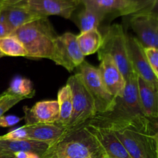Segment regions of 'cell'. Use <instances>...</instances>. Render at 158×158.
<instances>
[{
	"label": "cell",
	"mask_w": 158,
	"mask_h": 158,
	"mask_svg": "<svg viewBox=\"0 0 158 158\" xmlns=\"http://www.w3.org/2000/svg\"><path fill=\"white\" fill-rule=\"evenodd\" d=\"M20 1H23V0H4V3L5 4H11V3H15Z\"/></svg>",
	"instance_id": "obj_33"
},
{
	"label": "cell",
	"mask_w": 158,
	"mask_h": 158,
	"mask_svg": "<svg viewBox=\"0 0 158 158\" xmlns=\"http://www.w3.org/2000/svg\"><path fill=\"white\" fill-rule=\"evenodd\" d=\"M0 138L6 140H24L27 139V132H26V126L20 127L15 130L9 131L6 134L0 136Z\"/></svg>",
	"instance_id": "obj_28"
},
{
	"label": "cell",
	"mask_w": 158,
	"mask_h": 158,
	"mask_svg": "<svg viewBox=\"0 0 158 158\" xmlns=\"http://www.w3.org/2000/svg\"><path fill=\"white\" fill-rule=\"evenodd\" d=\"M89 121L110 129L131 158H158L157 120L144 116L108 119L97 114Z\"/></svg>",
	"instance_id": "obj_1"
},
{
	"label": "cell",
	"mask_w": 158,
	"mask_h": 158,
	"mask_svg": "<svg viewBox=\"0 0 158 158\" xmlns=\"http://www.w3.org/2000/svg\"><path fill=\"white\" fill-rule=\"evenodd\" d=\"M79 47L84 56L98 52L103 42V35L98 29L80 32L77 35Z\"/></svg>",
	"instance_id": "obj_21"
},
{
	"label": "cell",
	"mask_w": 158,
	"mask_h": 158,
	"mask_svg": "<svg viewBox=\"0 0 158 158\" xmlns=\"http://www.w3.org/2000/svg\"><path fill=\"white\" fill-rule=\"evenodd\" d=\"M49 145L43 142L24 139V140H6L0 138V151L13 154L20 151L32 152L41 157L49 148Z\"/></svg>",
	"instance_id": "obj_18"
},
{
	"label": "cell",
	"mask_w": 158,
	"mask_h": 158,
	"mask_svg": "<svg viewBox=\"0 0 158 158\" xmlns=\"http://www.w3.org/2000/svg\"><path fill=\"white\" fill-rule=\"evenodd\" d=\"M15 158H41L40 155L32 152H25V151H20L14 154Z\"/></svg>",
	"instance_id": "obj_31"
},
{
	"label": "cell",
	"mask_w": 158,
	"mask_h": 158,
	"mask_svg": "<svg viewBox=\"0 0 158 158\" xmlns=\"http://www.w3.org/2000/svg\"><path fill=\"white\" fill-rule=\"evenodd\" d=\"M137 90L142 114L147 118L157 120L158 89L154 88L141 77L137 76Z\"/></svg>",
	"instance_id": "obj_17"
},
{
	"label": "cell",
	"mask_w": 158,
	"mask_h": 158,
	"mask_svg": "<svg viewBox=\"0 0 158 158\" xmlns=\"http://www.w3.org/2000/svg\"><path fill=\"white\" fill-rule=\"evenodd\" d=\"M2 14L12 32L23 25L29 23L42 16L35 15L19 3L4 4Z\"/></svg>",
	"instance_id": "obj_19"
},
{
	"label": "cell",
	"mask_w": 158,
	"mask_h": 158,
	"mask_svg": "<svg viewBox=\"0 0 158 158\" xmlns=\"http://www.w3.org/2000/svg\"><path fill=\"white\" fill-rule=\"evenodd\" d=\"M103 21V18L99 14L84 6L74 19V22L80 29V32L98 29Z\"/></svg>",
	"instance_id": "obj_22"
},
{
	"label": "cell",
	"mask_w": 158,
	"mask_h": 158,
	"mask_svg": "<svg viewBox=\"0 0 158 158\" xmlns=\"http://www.w3.org/2000/svg\"><path fill=\"white\" fill-rule=\"evenodd\" d=\"M77 73L94 100L97 114L111 112L115 106L116 97L105 87L98 68L84 60L77 67Z\"/></svg>",
	"instance_id": "obj_6"
},
{
	"label": "cell",
	"mask_w": 158,
	"mask_h": 158,
	"mask_svg": "<svg viewBox=\"0 0 158 158\" xmlns=\"http://www.w3.org/2000/svg\"><path fill=\"white\" fill-rule=\"evenodd\" d=\"M49 60L56 65L63 66L69 72H72L78 67L85 60L79 47L77 35L67 32L57 35Z\"/></svg>",
	"instance_id": "obj_7"
},
{
	"label": "cell",
	"mask_w": 158,
	"mask_h": 158,
	"mask_svg": "<svg viewBox=\"0 0 158 158\" xmlns=\"http://www.w3.org/2000/svg\"><path fill=\"white\" fill-rule=\"evenodd\" d=\"M98 115L108 119H126L143 116L139 103L137 75L135 73H133L126 80L123 94L116 98V104L113 110Z\"/></svg>",
	"instance_id": "obj_8"
},
{
	"label": "cell",
	"mask_w": 158,
	"mask_h": 158,
	"mask_svg": "<svg viewBox=\"0 0 158 158\" xmlns=\"http://www.w3.org/2000/svg\"><path fill=\"white\" fill-rule=\"evenodd\" d=\"M72 92L73 114L66 132L80 127L91 120L97 114L95 103L86 89L79 73L71 76L66 82Z\"/></svg>",
	"instance_id": "obj_4"
},
{
	"label": "cell",
	"mask_w": 158,
	"mask_h": 158,
	"mask_svg": "<svg viewBox=\"0 0 158 158\" xmlns=\"http://www.w3.org/2000/svg\"><path fill=\"white\" fill-rule=\"evenodd\" d=\"M3 56H5L3 55L2 52L1 51H0V58H2V57H3Z\"/></svg>",
	"instance_id": "obj_35"
},
{
	"label": "cell",
	"mask_w": 158,
	"mask_h": 158,
	"mask_svg": "<svg viewBox=\"0 0 158 158\" xmlns=\"http://www.w3.org/2000/svg\"><path fill=\"white\" fill-rule=\"evenodd\" d=\"M0 51L8 56H25L26 51L24 46L12 35L0 38Z\"/></svg>",
	"instance_id": "obj_24"
},
{
	"label": "cell",
	"mask_w": 158,
	"mask_h": 158,
	"mask_svg": "<svg viewBox=\"0 0 158 158\" xmlns=\"http://www.w3.org/2000/svg\"><path fill=\"white\" fill-rule=\"evenodd\" d=\"M41 158H103V154L83 125L50 145Z\"/></svg>",
	"instance_id": "obj_3"
},
{
	"label": "cell",
	"mask_w": 158,
	"mask_h": 158,
	"mask_svg": "<svg viewBox=\"0 0 158 158\" xmlns=\"http://www.w3.org/2000/svg\"><path fill=\"white\" fill-rule=\"evenodd\" d=\"M22 118L15 115H3L0 117V127H9L17 124Z\"/></svg>",
	"instance_id": "obj_29"
},
{
	"label": "cell",
	"mask_w": 158,
	"mask_h": 158,
	"mask_svg": "<svg viewBox=\"0 0 158 158\" xmlns=\"http://www.w3.org/2000/svg\"><path fill=\"white\" fill-rule=\"evenodd\" d=\"M26 124L56 123L59 118L57 100H43L33 105L32 108L24 107Z\"/></svg>",
	"instance_id": "obj_15"
},
{
	"label": "cell",
	"mask_w": 158,
	"mask_h": 158,
	"mask_svg": "<svg viewBox=\"0 0 158 158\" xmlns=\"http://www.w3.org/2000/svg\"><path fill=\"white\" fill-rule=\"evenodd\" d=\"M127 1L134 6L137 12L157 10L158 0H127Z\"/></svg>",
	"instance_id": "obj_27"
},
{
	"label": "cell",
	"mask_w": 158,
	"mask_h": 158,
	"mask_svg": "<svg viewBox=\"0 0 158 158\" xmlns=\"http://www.w3.org/2000/svg\"><path fill=\"white\" fill-rule=\"evenodd\" d=\"M84 7L94 11L104 20L108 17L131 15L137 12L127 0H80Z\"/></svg>",
	"instance_id": "obj_14"
},
{
	"label": "cell",
	"mask_w": 158,
	"mask_h": 158,
	"mask_svg": "<svg viewBox=\"0 0 158 158\" xmlns=\"http://www.w3.org/2000/svg\"><path fill=\"white\" fill-rule=\"evenodd\" d=\"M0 158H15V157L13 154H6V153H3L0 151Z\"/></svg>",
	"instance_id": "obj_32"
},
{
	"label": "cell",
	"mask_w": 158,
	"mask_h": 158,
	"mask_svg": "<svg viewBox=\"0 0 158 158\" xmlns=\"http://www.w3.org/2000/svg\"><path fill=\"white\" fill-rule=\"evenodd\" d=\"M83 126L94 138L103 155L110 158H131L110 129L93 121H88Z\"/></svg>",
	"instance_id": "obj_10"
},
{
	"label": "cell",
	"mask_w": 158,
	"mask_h": 158,
	"mask_svg": "<svg viewBox=\"0 0 158 158\" xmlns=\"http://www.w3.org/2000/svg\"><path fill=\"white\" fill-rule=\"evenodd\" d=\"M12 33V30L6 22V18L2 12L0 13V38L9 36Z\"/></svg>",
	"instance_id": "obj_30"
},
{
	"label": "cell",
	"mask_w": 158,
	"mask_h": 158,
	"mask_svg": "<svg viewBox=\"0 0 158 158\" xmlns=\"http://www.w3.org/2000/svg\"><path fill=\"white\" fill-rule=\"evenodd\" d=\"M26 51V57L50 59L57 35L48 17H40L20 26L12 33Z\"/></svg>",
	"instance_id": "obj_2"
},
{
	"label": "cell",
	"mask_w": 158,
	"mask_h": 158,
	"mask_svg": "<svg viewBox=\"0 0 158 158\" xmlns=\"http://www.w3.org/2000/svg\"><path fill=\"white\" fill-rule=\"evenodd\" d=\"M15 3L23 5L39 16L59 15L65 19H70L81 2L80 0H23Z\"/></svg>",
	"instance_id": "obj_11"
},
{
	"label": "cell",
	"mask_w": 158,
	"mask_h": 158,
	"mask_svg": "<svg viewBox=\"0 0 158 158\" xmlns=\"http://www.w3.org/2000/svg\"><path fill=\"white\" fill-rule=\"evenodd\" d=\"M103 158H110V157H106V156L103 155Z\"/></svg>",
	"instance_id": "obj_36"
},
{
	"label": "cell",
	"mask_w": 158,
	"mask_h": 158,
	"mask_svg": "<svg viewBox=\"0 0 158 158\" xmlns=\"http://www.w3.org/2000/svg\"><path fill=\"white\" fill-rule=\"evenodd\" d=\"M145 56L154 75L158 77V49L155 47L143 48Z\"/></svg>",
	"instance_id": "obj_26"
},
{
	"label": "cell",
	"mask_w": 158,
	"mask_h": 158,
	"mask_svg": "<svg viewBox=\"0 0 158 158\" xmlns=\"http://www.w3.org/2000/svg\"><path fill=\"white\" fill-rule=\"evenodd\" d=\"M127 46L130 62L134 73L154 88L158 89V77L154 75L150 67L143 52V47L138 40L133 35H127Z\"/></svg>",
	"instance_id": "obj_12"
},
{
	"label": "cell",
	"mask_w": 158,
	"mask_h": 158,
	"mask_svg": "<svg viewBox=\"0 0 158 158\" xmlns=\"http://www.w3.org/2000/svg\"><path fill=\"white\" fill-rule=\"evenodd\" d=\"M26 99V97L12 95L6 91L0 94V117L4 115L6 112L10 110L22 100Z\"/></svg>",
	"instance_id": "obj_25"
},
{
	"label": "cell",
	"mask_w": 158,
	"mask_h": 158,
	"mask_svg": "<svg viewBox=\"0 0 158 158\" xmlns=\"http://www.w3.org/2000/svg\"><path fill=\"white\" fill-rule=\"evenodd\" d=\"M27 139L43 142L49 146L62 138L66 134L64 127L56 123H34L25 124Z\"/></svg>",
	"instance_id": "obj_16"
},
{
	"label": "cell",
	"mask_w": 158,
	"mask_h": 158,
	"mask_svg": "<svg viewBox=\"0 0 158 158\" xmlns=\"http://www.w3.org/2000/svg\"><path fill=\"white\" fill-rule=\"evenodd\" d=\"M6 91L12 95L26 97V99L32 98L35 94L31 80L20 76H16L12 79Z\"/></svg>",
	"instance_id": "obj_23"
},
{
	"label": "cell",
	"mask_w": 158,
	"mask_h": 158,
	"mask_svg": "<svg viewBox=\"0 0 158 158\" xmlns=\"http://www.w3.org/2000/svg\"><path fill=\"white\" fill-rule=\"evenodd\" d=\"M98 58L100 62L98 69L105 87L114 97H120L123 94L126 81L120 69L110 55H98Z\"/></svg>",
	"instance_id": "obj_13"
},
{
	"label": "cell",
	"mask_w": 158,
	"mask_h": 158,
	"mask_svg": "<svg viewBox=\"0 0 158 158\" xmlns=\"http://www.w3.org/2000/svg\"><path fill=\"white\" fill-rule=\"evenodd\" d=\"M3 7H4V0H0V13L2 11Z\"/></svg>",
	"instance_id": "obj_34"
},
{
	"label": "cell",
	"mask_w": 158,
	"mask_h": 158,
	"mask_svg": "<svg viewBox=\"0 0 158 158\" xmlns=\"http://www.w3.org/2000/svg\"><path fill=\"white\" fill-rule=\"evenodd\" d=\"M131 29L143 48L158 47V16L157 10L143 11L131 15Z\"/></svg>",
	"instance_id": "obj_9"
},
{
	"label": "cell",
	"mask_w": 158,
	"mask_h": 158,
	"mask_svg": "<svg viewBox=\"0 0 158 158\" xmlns=\"http://www.w3.org/2000/svg\"><path fill=\"white\" fill-rule=\"evenodd\" d=\"M57 102L59 105V118L56 124L66 129L70 121L73 114L72 92L67 83L59 89Z\"/></svg>",
	"instance_id": "obj_20"
},
{
	"label": "cell",
	"mask_w": 158,
	"mask_h": 158,
	"mask_svg": "<svg viewBox=\"0 0 158 158\" xmlns=\"http://www.w3.org/2000/svg\"><path fill=\"white\" fill-rule=\"evenodd\" d=\"M102 54H107L112 57L125 81L134 73L129 59L127 35L121 25L109 26L103 35L102 45L98 50V55Z\"/></svg>",
	"instance_id": "obj_5"
}]
</instances>
